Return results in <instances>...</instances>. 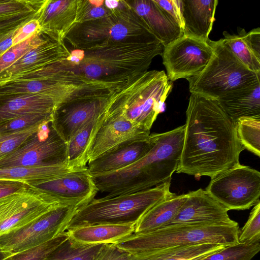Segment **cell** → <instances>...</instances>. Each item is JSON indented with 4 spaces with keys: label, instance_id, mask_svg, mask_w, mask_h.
Listing matches in <instances>:
<instances>
[{
    "label": "cell",
    "instance_id": "obj_1",
    "mask_svg": "<svg viewBox=\"0 0 260 260\" xmlns=\"http://www.w3.org/2000/svg\"><path fill=\"white\" fill-rule=\"evenodd\" d=\"M178 173L214 176L240 164L237 123L217 101L191 93Z\"/></svg>",
    "mask_w": 260,
    "mask_h": 260
},
{
    "label": "cell",
    "instance_id": "obj_2",
    "mask_svg": "<svg viewBox=\"0 0 260 260\" xmlns=\"http://www.w3.org/2000/svg\"><path fill=\"white\" fill-rule=\"evenodd\" d=\"M185 125L157 135L143 157L123 169L91 176L99 191L112 197L147 189L171 180L180 162Z\"/></svg>",
    "mask_w": 260,
    "mask_h": 260
},
{
    "label": "cell",
    "instance_id": "obj_3",
    "mask_svg": "<svg viewBox=\"0 0 260 260\" xmlns=\"http://www.w3.org/2000/svg\"><path fill=\"white\" fill-rule=\"evenodd\" d=\"M160 42H120L84 51L80 61L69 64L62 60L61 68L94 80L124 82L148 71L152 59L161 55Z\"/></svg>",
    "mask_w": 260,
    "mask_h": 260
},
{
    "label": "cell",
    "instance_id": "obj_4",
    "mask_svg": "<svg viewBox=\"0 0 260 260\" xmlns=\"http://www.w3.org/2000/svg\"><path fill=\"white\" fill-rule=\"evenodd\" d=\"M172 88V82L164 71H147L111 92L106 115L120 114L150 131Z\"/></svg>",
    "mask_w": 260,
    "mask_h": 260
},
{
    "label": "cell",
    "instance_id": "obj_5",
    "mask_svg": "<svg viewBox=\"0 0 260 260\" xmlns=\"http://www.w3.org/2000/svg\"><path fill=\"white\" fill-rule=\"evenodd\" d=\"M65 41L74 49L83 51L120 42H160L126 1L105 17L76 23Z\"/></svg>",
    "mask_w": 260,
    "mask_h": 260
},
{
    "label": "cell",
    "instance_id": "obj_6",
    "mask_svg": "<svg viewBox=\"0 0 260 260\" xmlns=\"http://www.w3.org/2000/svg\"><path fill=\"white\" fill-rule=\"evenodd\" d=\"M170 185L169 180L134 193L93 199L77 209L66 231L96 224H136L152 207L174 194Z\"/></svg>",
    "mask_w": 260,
    "mask_h": 260
},
{
    "label": "cell",
    "instance_id": "obj_7",
    "mask_svg": "<svg viewBox=\"0 0 260 260\" xmlns=\"http://www.w3.org/2000/svg\"><path fill=\"white\" fill-rule=\"evenodd\" d=\"M239 226L230 224L176 225L145 233H133L114 243L132 254L168 247L213 243L230 245L238 242Z\"/></svg>",
    "mask_w": 260,
    "mask_h": 260
},
{
    "label": "cell",
    "instance_id": "obj_8",
    "mask_svg": "<svg viewBox=\"0 0 260 260\" xmlns=\"http://www.w3.org/2000/svg\"><path fill=\"white\" fill-rule=\"evenodd\" d=\"M213 54L204 69L187 78L189 91L216 101L260 82V73L244 65L222 43L210 40Z\"/></svg>",
    "mask_w": 260,
    "mask_h": 260
},
{
    "label": "cell",
    "instance_id": "obj_9",
    "mask_svg": "<svg viewBox=\"0 0 260 260\" xmlns=\"http://www.w3.org/2000/svg\"><path fill=\"white\" fill-rule=\"evenodd\" d=\"M78 208L60 205L27 224L0 236V249L7 256L47 242L67 230Z\"/></svg>",
    "mask_w": 260,
    "mask_h": 260
},
{
    "label": "cell",
    "instance_id": "obj_10",
    "mask_svg": "<svg viewBox=\"0 0 260 260\" xmlns=\"http://www.w3.org/2000/svg\"><path fill=\"white\" fill-rule=\"evenodd\" d=\"M230 210L249 209L260 197V172L240 164L211 178L205 189Z\"/></svg>",
    "mask_w": 260,
    "mask_h": 260
},
{
    "label": "cell",
    "instance_id": "obj_11",
    "mask_svg": "<svg viewBox=\"0 0 260 260\" xmlns=\"http://www.w3.org/2000/svg\"><path fill=\"white\" fill-rule=\"evenodd\" d=\"M52 120L42 123L16 150L1 159L0 168L67 165V143L54 127Z\"/></svg>",
    "mask_w": 260,
    "mask_h": 260
},
{
    "label": "cell",
    "instance_id": "obj_12",
    "mask_svg": "<svg viewBox=\"0 0 260 260\" xmlns=\"http://www.w3.org/2000/svg\"><path fill=\"white\" fill-rule=\"evenodd\" d=\"M63 204L47 192L30 186L0 199V236L27 224Z\"/></svg>",
    "mask_w": 260,
    "mask_h": 260
},
{
    "label": "cell",
    "instance_id": "obj_13",
    "mask_svg": "<svg viewBox=\"0 0 260 260\" xmlns=\"http://www.w3.org/2000/svg\"><path fill=\"white\" fill-rule=\"evenodd\" d=\"M212 54L210 40L203 41L183 35L165 47L161 56L167 76L172 82L200 74Z\"/></svg>",
    "mask_w": 260,
    "mask_h": 260
},
{
    "label": "cell",
    "instance_id": "obj_14",
    "mask_svg": "<svg viewBox=\"0 0 260 260\" xmlns=\"http://www.w3.org/2000/svg\"><path fill=\"white\" fill-rule=\"evenodd\" d=\"M110 95L75 100L55 108L52 123L67 143L84 125L106 113Z\"/></svg>",
    "mask_w": 260,
    "mask_h": 260
},
{
    "label": "cell",
    "instance_id": "obj_15",
    "mask_svg": "<svg viewBox=\"0 0 260 260\" xmlns=\"http://www.w3.org/2000/svg\"><path fill=\"white\" fill-rule=\"evenodd\" d=\"M29 185L47 192L63 204L78 208L94 199L99 191L87 168Z\"/></svg>",
    "mask_w": 260,
    "mask_h": 260
},
{
    "label": "cell",
    "instance_id": "obj_16",
    "mask_svg": "<svg viewBox=\"0 0 260 260\" xmlns=\"http://www.w3.org/2000/svg\"><path fill=\"white\" fill-rule=\"evenodd\" d=\"M228 211L206 190L200 188L187 193L185 201L177 214L162 228L176 225L233 223L235 221L230 218Z\"/></svg>",
    "mask_w": 260,
    "mask_h": 260
},
{
    "label": "cell",
    "instance_id": "obj_17",
    "mask_svg": "<svg viewBox=\"0 0 260 260\" xmlns=\"http://www.w3.org/2000/svg\"><path fill=\"white\" fill-rule=\"evenodd\" d=\"M150 134V131L120 114L106 115L89 147L86 156L87 164L127 141L145 138Z\"/></svg>",
    "mask_w": 260,
    "mask_h": 260
},
{
    "label": "cell",
    "instance_id": "obj_18",
    "mask_svg": "<svg viewBox=\"0 0 260 260\" xmlns=\"http://www.w3.org/2000/svg\"><path fill=\"white\" fill-rule=\"evenodd\" d=\"M157 133L148 137L127 141L101 155L87 164L91 176L117 171L133 164L152 148Z\"/></svg>",
    "mask_w": 260,
    "mask_h": 260
},
{
    "label": "cell",
    "instance_id": "obj_19",
    "mask_svg": "<svg viewBox=\"0 0 260 260\" xmlns=\"http://www.w3.org/2000/svg\"><path fill=\"white\" fill-rule=\"evenodd\" d=\"M70 55V51L64 43L49 38L2 73L0 84L13 81L26 73L60 61Z\"/></svg>",
    "mask_w": 260,
    "mask_h": 260
},
{
    "label": "cell",
    "instance_id": "obj_20",
    "mask_svg": "<svg viewBox=\"0 0 260 260\" xmlns=\"http://www.w3.org/2000/svg\"><path fill=\"white\" fill-rule=\"evenodd\" d=\"M78 0H45L37 19L41 31L51 39L64 43L66 36L76 24Z\"/></svg>",
    "mask_w": 260,
    "mask_h": 260
},
{
    "label": "cell",
    "instance_id": "obj_21",
    "mask_svg": "<svg viewBox=\"0 0 260 260\" xmlns=\"http://www.w3.org/2000/svg\"><path fill=\"white\" fill-rule=\"evenodd\" d=\"M126 2L164 47L183 35L178 23L154 0H132Z\"/></svg>",
    "mask_w": 260,
    "mask_h": 260
},
{
    "label": "cell",
    "instance_id": "obj_22",
    "mask_svg": "<svg viewBox=\"0 0 260 260\" xmlns=\"http://www.w3.org/2000/svg\"><path fill=\"white\" fill-rule=\"evenodd\" d=\"M184 26L183 34L208 41L218 4L217 0H181Z\"/></svg>",
    "mask_w": 260,
    "mask_h": 260
},
{
    "label": "cell",
    "instance_id": "obj_23",
    "mask_svg": "<svg viewBox=\"0 0 260 260\" xmlns=\"http://www.w3.org/2000/svg\"><path fill=\"white\" fill-rule=\"evenodd\" d=\"M56 107L55 101L44 94L0 96V124L27 114L52 113Z\"/></svg>",
    "mask_w": 260,
    "mask_h": 260
},
{
    "label": "cell",
    "instance_id": "obj_24",
    "mask_svg": "<svg viewBox=\"0 0 260 260\" xmlns=\"http://www.w3.org/2000/svg\"><path fill=\"white\" fill-rule=\"evenodd\" d=\"M135 223L96 224L66 231L69 237L83 244H114L135 231Z\"/></svg>",
    "mask_w": 260,
    "mask_h": 260
},
{
    "label": "cell",
    "instance_id": "obj_25",
    "mask_svg": "<svg viewBox=\"0 0 260 260\" xmlns=\"http://www.w3.org/2000/svg\"><path fill=\"white\" fill-rule=\"evenodd\" d=\"M235 122L243 118L260 117V82L217 100Z\"/></svg>",
    "mask_w": 260,
    "mask_h": 260
},
{
    "label": "cell",
    "instance_id": "obj_26",
    "mask_svg": "<svg viewBox=\"0 0 260 260\" xmlns=\"http://www.w3.org/2000/svg\"><path fill=\"white\" fill-rule=\"evenodd\" d=\"M187 197V193H174L154 205L137 222L134 233H148L164 226L175 216Z\"/></svg>",
    "mask_w": 260,
    "mask_h": 260
},
{
    "label": "cell",
    "instance_id": "obj_27",
    "mask_svg": "<svg viewBox=\"0 0 260 260\" xmlns=\"http://www.w3.org/2000/svg\"><path fill=\"white\" fill-rule=\"evenodd\" d=\"M225 246L213 243L175 246L150 252L131 254L128 260H198Z\"/></svg>",
    "mask_w": 260,
    "mask_h": 260
},
{
    "label": "cell",
    "instance_id": "obj_28",
    "mask_svg": "<svg viewBox=\"0 0 260 260\" xmlns=\"http://www.w3.org/2000/svg\"><path fill=\"white\" fill-rule=\"evenodd\" d=\"M105 116L106 113L86 124L67 143V165L69 167L78 170L87 168L88 151Z\"/></svg>",
    "mask_w": 260,
    "mask_h": 260
},
{
    "label": "cell",
    "instance_id": "obj_29",
    "mask_svg": "<svg viewBox=\"0 0 260 260\" xmlns=\"http://www.w3.org/2000/svg\"><path fill=\"white\" fill-rule=\"evenodd\" d=\"M75 170H79L70 168L67 165L4 168H0V180L21 181L29 185Z\"/></svg>",
    "mask_w": 260,
    "mask_h": 260
},
{
    "label": "cell",
    "instance_id": "obj_30",
    "mask_svg": "<svg viewBox=\"0 0 260 260\" xmlns=\"http://www.w3.org/2000/svg\"><path fill=\"white\" fill-rule=\"evenodd\" d=\"M103 244H81L69 236L45 260H92Z\"/></svg>",
    "mask_w": 260,
    "mask_h": 260
},
{
    "label": "cell",
    "instance_id": "obj_31",
    "mask_svg": "<svg viewBox=\"0 0 260 260\" xmlns=\"http://www.w3.org/2000/svg\"><path fill=\"white\" fill-rule=\"evenodd\" d=\"M243 29L238 35H231L223 31L224 38L221 40L222 43L233 54L250 70L260 73V60L250 49L243 37Z\"/></svg>",
    "mask_w": 260,
    "mask_h": 260
},
{
    "label": "cell",
    "instance_id": "obj_32",
    "mask_svg": "<svg viewBox=\"0 0 260 260\" xmlns=\"http://www.w3.org/2000/svg\"><path fill=\"white\" fill-rule=\"evenodd\" d=\"M239 140L245 149L260 156V117L243 118L237 122Z\"/></svg>",
    "mask_w": 260,
    "mask_h": 260
},
{
    "label": "cell",
    "instance_id": "obj_33",
    "mask_svg": "<svg viewBox=\"0 0 260 260\" xmlns=\"http://www.w3.org/2000/svg\"><path fill=\"white\" fill-rule=\"evenodd\" d=\"M49 38L40 31L23 42L10 47L0 56V74L28 51L44 42Z\"/></svg>",
    "mask_w": 260,
    "mask_h": 260
},
{
    "label": "cell",
    "instance_id": "obj_34",
    "mask_svg": "<svg viewBox=\"0 0 260 260\" xmlns=\"http://www.w3.org/2000/svg\"><path fill=\"white\" fill-rule=\"evenodd\" d=\"M259 242L250 244L238 243L198 260H251L259 251Z\"/></svg>",
    "mask_w": 260,
    "mask_h": 260
},
{
    "label": "cell",
    "instance_id": "obj_35",
    "mask_svg": "<svg viewBox=\"0 0 260 260\" xmlns=\"http://www.w3.org/2000/svg\"><path fill=\"white\" fill-rule=\"evenodd\" d=\"M68 238L66 231L47 242L7 256L3 260H45L55 248Z\"/></svg>",
    "mask_w": 260,
    "mask_h": 260
},
{
    "label": "cell",
    "instance_id": "obj_36",
    "mask_svg": "<svg viewBox=\"0 0 260 260\" xmlns=\"http://www.w3.org/2000/svg\"><path fill=\"white\" fill-rule=\"evenodd\" d=\"M114 10L109 9L104 0H78L76 23L103 18L110 14Z\"/></svg>",
    "mask_w": 260,
    "mask_h": 260
},
{
    "label": "cell",
    "instance_id": "obj_37",
    "mask_svg": "<svg viewBox=\"0 0 260 260\" xmlns=\"http://www.w3.org/2000/svg\"><path fill=\"white\" fill-rule=\"evenodd\" d=\"M52 113H37L19 116L0 124V133H11L27 129L52 119Z\"/></svg>",
    "mask_w": 260,
    "mask_h": 260
},
{
    "label": "cell",
    "instance_id": "obj_38",
    "mask_svg": "<svg viewBox=\"0 0 260 260\" xmlns=\"http://www.w3.org/2000/svg\"><path fill=\"white\" fill-rule=\"evenodd\" d=\"M43 123L17 132L0 133V160L16 150Z\"/></svg>",
    "mask_w": 260,
    "mask_h": 260
},
{
    "label": "cell",
    "instance_id": "obj_39",
    "mask_svg": "<svg viewBox=\"0 0 260 260\" xmlns=\"http://www.w3.org/2000/svg\"><path fill=\"white\" fill-rule=\"evenodd\" d=\"M45 0H3L0 3V22L21 13L39 9Z\"/></svg>",
    "mask_w": 260,
    "mask_h": 260
},
{
    "label": "cell",
    "instance_id": "obj_40",
    "mask_svg": "<svg viewBox=\"0 0 260 260\" xmlns=\"http://www.w3.org/2000/svg\"><path fill=\"white\" fill-rule=\"evenodd\" d=\"M260 240V201L251 210L249 218L239 232L238 242L250 244L259 242Z\"/></svg>",
    "mask_w": 260,
    "mask_h": 260
},
{
    "label": "cell",
    "instance_id": "obj_41",
    "mask_svg": "<svg viewBox=\"0 0 260 260\" xmlns=\"http://www.w3.org/2000/svg\"><path fill=\"white\" fill-rule=\"evenodd\" d=\"M39 9L24 12L0 22V39L37 17Z\"/></svg>",
    "mask_w": 260,
    "mask_h": 260
},
{
    "label": "cell",
    "instance_id": "obj_42",
    "mask_svg": "<svg viewBox=\"0 0 260 260\" xmlns=\"http://www.w3.org/2000/svg\"><path fill=\"white\" fill-rule=\"evenodd\" d=\"M131 255L114 244H104L92 260H128Z\"/></svg>",
    "mask_w": 260,
    "mask_h": 260
},
{
    "label": "cell",
    "instance_id": "obj_43",
    "mask_svg": "<svg viewBox=\"0 0 260 260\" xmlns=\"http://www.w3.org/2000/svg\"><path fill=\"white\" fill-rule=\"evenodd\" d=\"M154 1L172 17L183 30L184 22L182 16V1L154 0Z\"/></svg>",
    "mask_w": 260,
    "mask_h": 260
},
{
    "label": "cell",
    "instance_id": "obj_44",
    "mask_svg": "<svg viewBox=\"0 0 260 260\" xmlns=\"http://www.w3.org/2000/svg\"><path fill=\"white\" fill-rule=\"evenodd\" d=\"M40 31V26L37 17L32 19L17 30L12 39V46L23 42Z\"/></svg>",
    "mask_w": 260,
    "mask_h": 260
},
{
    "label": "cell",
    "instance_id": "obj_45",
    "mask_svg": "<svg viewBox=\"0 0 260 260\" xmlns=\"http://www.w3.org/2000/svg\"><path fill=\"white\" fill-rule=\"evenodd\" d=\"M29 187L23 182L0 180V199L25 190Z\"/></svg>",
    "mask_w": 260,
    "mask_h": 260
},
{
    "label": "cell",
    "instance_id": "obj_46",
    "mask_svg": "<svg viewBox=\"0 0 260 260\" xmlns=\"http://www.w3.org/2000/svg\"><path fill=\"white\" fill-rule=\"evenodd\" d=\"M243 37L248 46L260 60V29L259 27L254 28L248 32L243 29Z\"/></svg>",
    "mask_w": 260,
    "mask_h": 260
},
{
    "label": "cell",
    "instance_id": "obj_47",
    "mask_svg": "<svg viewBox=\"0 0 260 260\" xmlns=\"http://www.w3.org/2000/svg\"><path fill=\"white\" fill-rule=\"evenodd\" d=\"M19 28L10 32L0 39V56L12 46L13 38Z\"/></svg>",
    "mask_w": 260,
    "mask_h": 260
},
{
    "label": "cell",
    "instance_id": "obj_48",
    "mask_svg": "<svg viewBox=\"0 0 260 260\" xmlns=\"http://www.w3.org/2000/svg\"><path fill=\"white\" fill-rule=\"evenodd\" d=\"M104 2L106 6L109 9L114 10L121 5L122 1L106 0L104 1Z\"/></svg>",
    "mask_w": 260,
    "mask_h": 260
},
{
    "label": "cell",
    "instance_id": "obj_49",
    "mask_svg": "<svg viewBox=\"0 0 260 260\" xmlns=\"http://www.w3.org/2000/svg\"><path fill=\"white\" fill-rule=\"evenodd\" d=\"M7 256L0 249V260H3Z\"/></svg>",
    "mask_w": 260,
    "mask_h": 260
},
{
    "label": "cell",
    "instance_id": "obj_50",
    "mask_svg": "<svg viewBox=\"0 0 260 260\" xmlns=\"http://www.w3.org/2000/svg\"><path fill=\"white\" fill-rule=\"evenodd\" d=\"M3 0H0V3L2 2Z\"/></svg>",
    "mask_w": 260,
    "mask_h": 260
}]
</instances>
